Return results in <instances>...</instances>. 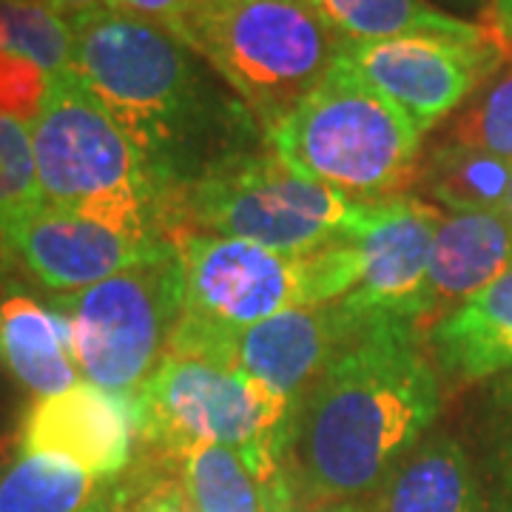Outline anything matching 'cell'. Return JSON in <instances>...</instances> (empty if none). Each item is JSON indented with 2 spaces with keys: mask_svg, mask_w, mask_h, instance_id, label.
Returning <instances> with one entry per match:
<instances>
[{
  "mask_svg": "<svg viewBox=\"0 0 512 512\" xmlns=\"http://www.w3.org/2000/svg\"><path fill=\"white\" fill-rule=\"evenodd\" d=\"M478 439L490 476V507L512 512V373L501 376L478 407Z\"/></svg>",
  "mask_w": 512,
  "mask_h": 512,
  "instance_id": "cell-25",
  "label": "cell"
},
{
  "mask_svg": "<svg viewBox=\"0 0 512 512\" xmlns=\"http://www.w3.org/2000/svg\"><path fill=\"white\" fill-rule=\"evenodd\" d=\"M92 512H128L126 495H123V490H120V487H114V490H109V487H106V493L100 495V501L94 504Z\"/></svg>",
  "mask_w": 512,
  "mask_h": 512,
  "instance_id": "cell-31",
  "label": "cell"
},
{
  "mask_svg": "<svg viewBox=\"0 0 512 512\" xmlns=\"http://www.w3.org/2000/svg\"><path fill=\"white\" fill-rule=\"evenodd\" d=\"M69 23V72L174 183H191L225 157L248 151L242 140L254 114L214 89L197 52L157 20L106 6Z\"/></svg>",
  "mask_w": 512,
  "mask_h": 512,
  "instance_id": "cell-2",
  "label": "cell"
},
{
  "mask_svg": "<svg viewBox=\"0 0 512 512\" xmlns=\"http://www.w3.org/2000/svg\"><path fill=\"white\" fill-rule=\"evenodd\" d=\"M0 40L6 55L26 57L46 74L69 72L72 23L46 0H0Z\"/></svg>",
  "mask_w": 512,
  "mask_h": 512,
  "instance_id": "cell-23",
  "label": "cell"
},
{
  "mask_svg": "<svg viewBox=\"0 0 512 512\" xmlns=\"http://www.w3.org/2000/svg\"><path fill=\"white\" fill-rule=\"evenodd\" d=\"M367 322L345 308V302L293 308L225 336L205 362L251 376L293 407Z\"/></svg>",
  "mask_w": 512,
  "mask_h": 512,
  "instance_id": "cell-13",
  "label": "cell"
},
{
  "mask_svg": "<svg viewBox=\"0 0 512 512\" xmlns=\"http://www.w3.org/2000/svg\"><path fill=\"white\" fill-rule=\"evenodd\" d=\"M367 205L293 171L274 151H245L183 185L174 242L185 234H214L282 254H311L353 237Z\"/></svg>",
  "mask_w": 512,
  "mask_h": 512,
  "instance_id": "cell-7",
  "label": "cell"
},
{
  "mask_svg": "<svg viewBox=\"0 0 512 512\" xmlns=\"http://www.w3.org/2000/svg\"><path fill=\"white\" fill-rule=\"evenodd\" d=\"M117 6H123L128 12H137L148 20H157L168 32L174 29V23L185 12L183 0H117Z\"/></svg>",
  "mask_w": 512,
  "mask_h": 512,
  "instance_id": "cell-28",
  "label": "cell"
},
{
  "mask_svg": "<svg viewBox=\"0 0 512 512\" xmlns=\"http://www.w3.org/2000/svg\"><path fill=\"white\" fill-rule=\"evenodd\" d=\"M430 353L456 384L512 373V271L439 319Z\"/></svg>",
  "mask_w": 512,
  "mask_h": 512,
  "instance_id": "cell-16",
  "label": "cell"
},
{
  "mask_svg": "<svg viewBox=\"0 0 512 512\" xmlns=\"http://www.w3.org/2000/svg\"><path fill=\"white\" fill-rule=\"evenodd\" d=\"M126 237L72 208L37 200L0 217V254L20 265L37 285L57 293L97 282L171 251Z\"/></svg>",
  "mask_w": 512,
  "mask_h": 512,
  "instance_id": "cell-11",
  "label": "cell"
},
{
  "mask_svg": "<svg viewBox=\"0 0 512 512\" xmlns=\"http://www.w3.org/2000/svg\"><path fill=\"white\" fill-rule=\"evenodd\" d=\"M441 220L439 208L419 197L399 194L370 202L353 234L359 282L339 302L365 319L390 316L419 325L427 259Z\"/></svg>",
  "mask_w": 512,
  "mask_h": 512,
  "instance_id": "cell-12",
  "label": "cell"
},
{
  "mask_svg": "<svg viewBox=\"0 0 512 512\" xmlns=\"http://www.w3.org/2000/svg\"><path fill=\"white\" fill-rule=\"evenodd\" d=\"M49 6H55L60 15H69V20L86 12H97L106 6H117V0H46Z\"/></svg>",
  "mask_w": 512,
  "mask_h": 512,
  "instance_id": "cell-29",
  "label": "cell"
},
{
  "mask_svg": "<svg viewBox=\"0 0 512 512\" xmlns=\"http://www.w3.org/2000/svg\"><path fill=\"white\" fill-rule=\"evenodd\" d=\"M501 214L507 217V222L512 225V180H510V191H507V200H504V208H501Z\"/></svg>",
  "mask_w": 512,
  "mask_h": 512,
  "instance_id": "cell-33",
  "label": "cell"
},
{
  "mask_svg": "<svg viewBox=\"0 0 512 512\" xmlns=\"http://www.w3.org/2000/svg\"><path fill=\"white\" fill-rule=\"evenodd\" d=\"M450 140L512 163V46L504 66L470 97V106L458 114Z\"/></svg>",
  "mask_w": 512,
  "mask_h": 512,
  "instance_id": "cell-24",
  "label": "cell"
},
{
  "mask_svg": "<svg viewBox=\"0 0 512 512\" xmlns=\"http://www.w3.org/2000/svg\"><path fill=\"white\" fill-rule=\"evenodd\" d=\"M424 188L433 200L456 214L470 211H495L501 214L512 180V163L493 157L487 151L461 146L447 140L421 168Z\"/></svg>",
  "mask_w": 512,
  "mask_h": 512,
  "instance_id": "cell-21",
  "label": "cell"
},
{
  "mask_svg": "<svg viewBox=\"0 0 512 512\" xmlns=\"http://www.w3.org/2000/svg\"><path fill=\"white\" fill-rule=\"evenodd\" d=\"M171 35L211 63L265 134L325 77L339 49L305 0H205L185 9Z\"/></svg>",
  "mask_w": 512,
  "mask_h": 512,
  "instance_id": "cell-5",
  "label": "cell"
},
{
  "mask_svg": "<svg viewBox=\"0 0 512 512\" xmlns=\"http://www.w3.org/2000/svg\"><path fill=\"white\" fill-rule=\"evenodd\" d=\"M106 487L69 461L20 453L0 478V512H92Z\"/></svg>",
  "mask_w": 512,
  "mask_h": 512,
  "instance_id": "cell-22",
  "label": "cell"
},
{
  "mask_svg": "<svg viewBox=\"0 0 512 512\" xmlns=\"http://www.w3.org/2000/svg\"><path fill=\"white\" fill-rule=\"evenodd\" d=\"M174 248L183 265V313L168 356L200 359L220 339L276 313L336 302L325 245L311 254H282L248 239L185 234Z\"/></svg>",
  "mask_w": 512,
  "mask_h": 512,
  "instance_id": "cell-8",
  "label": "cell"
},
{
  "mask_svg": "<svg viewBox=\"0 0 512 512\" xmlns=\"http://www.w3.org/2000/svg\"><path fill=\"white\" fill-rule=\"evenodd\" d=\"M367 512H493V507L467 450L450 436H430L390 470Z\"/></svg>",
  "mask_w": 512,
  "mask_h": 512,
  "instance_id": "cell-18",
  "label": "cell"
},
{
  "mask_svg": "<svg viewBox=\"0 0 512 512\" xmlns=\"http://www.w3.org/2000/svg\"><path fill=\"white\" fill-rule=\"evenodd\" d=\"M0 367L35 396H57L80 384L72 322L32 296L0 299Z\"/></svg>",
  "mask_w": 512,
  "mask_h": 512,
  "instance_id": "cell-17",
  "label": "cell"
},
{
  "mask_svg": "<svg viewBox=\"0 0 512 512\" xmlns=\"http://www.w3.org/2000/svg\"><path fill=\"white\" fill-rule=\"evenodd\" d=\"M510 55L495 32L476 40L447 35H410L393 40H339L336 57L382 92L427 134L450 117L493 77Z\"/></svg>",
  "mask_w": 512,
  "mask_h": 512,
  "instance_id": "cell-10",
  "label": "cell"
},
{
  "mask_svg": "<svg viewBox=\"0 0 512 512\" xmlns=\"http://www.w3.org/2000/svg\"><path fill=\"white\" fill-rule=\"evenodd\" d=\"M43 200L37 185L32 123L0 117V217Z\"/></svg>",
  "mask_w": 512,
  "mask_h": 512,
  "instance_id": "cell-26",
  "label": "cell"
},
{
  "mask_svg": "<svg viewBox=\"0 0 512 512\" xmlns=\"http://www.w3.org/2000/svg\"><path fill=\"white\" fill-rule=\"evenodd\" d=\"M32 146L43 200L140 242L174 245L183 185L72 72L52 74L43 109L32 120Z\"/></svg>",
  "mask_w": 512,
  "mask_h": 512,
  "instance_id": "cell-3",
  "label": "cell"
},
{
  "mask_svg": "<svg viewBox=\"0 0 512 512\" xmlns=\"http://www.w3.org/2000/svg\"><path fill=\"white\" fill-rule=\"evenodd\" d=\"M3 461H6V447H3V441H0V478L6 476V473H3Z\"/></svg>",
  "mask_w": 512,
  "mask_h": 512,
  "instance_id": "cell-34",
  "label": "cell"
},
{
  "mask_svg": "<svg viewBox=\"0 0 512 512\" xmlns=\"http://www.w3.org/2000/svg\"><path fill=\"white\" fill-rule=\"evenodd\" d=\"M512 271V225L495 211L444 217L430 248L421 322H439Z\"/></svg>",
  "mask_w": 512,
  "mask_h": 512,
  "instance_id": "cell-15",
  "label": "cell"
},
{
  "mask_svg": "<svg viewBox=\"0 0 512 512\" xmlns=\"http://www.w3.org/2000/svg\"><path fill=\"white\" fill-rule=\"evenodd\" d=\"M134 433L137 419L128 399L80 382L32 404L20 427V453L60 458L111 481L131 461Z\"/></svg>",
  "mask_w": 512,
  "mask_h": 512,
  "instance_id": "cell-14",
  "label": "cell"
},
{
  "mask_svg": "<svg viewBox=\"0 0 512 512\" xmlns=\"http://www.w3.org/2000/svg\"><path fill=\"white\" fill-rule=\"evenodd\" d=\"M316 18L339 40H393L410 35H447L476 40L490 32L470 20L453 18L427 0H305Z\"/></svg>",
  "mask_w": 512,
  "mask_h": 512,
  "instance_id": "cell-20",
  "label": "cell"
},
{
  "mask_svg": "<svg viewBox=\"0 0 512 512\" xmlns=\"http://www.w3.org/2000/svg\"><path fill=\"white\" fill-rule=\"evenodd\" d=\"M49 80L37 63L20 55H0V117L32 123L49 94Z\"/></svg>",
  "mask_w": 512,
  "mask_h": 512,
  "instance_id": "cell-27",
  "label": "cell"
},
{
  "mask_svg": "<svg viewBox=\"0 0 512 512\" xmlns=\"http://www.w3.org/2000/svg\"><path fill=\"white\" fill-rule=\"evenodd\" d=\"M131 407L137 433L154 453L180 456L194 444H222L265 487L291 484L285 450L293 407L239 370L165 356Z\"/></svg>",
  "mask_w": 512,
  "mask_h": 512,
  "instance_id": "cell-6",
  "label": "cell"
},
{
  "mask_svg": "<svg viewBox=\"0 0 512 512\" xmlns=\"http://www.w3.org/2000/svg\"><path fill=\"white\" fill-rule=\"evenodd\" d=\"M421 131L396 103L333 57L325 77L265 140L293 171L350 200L399 197L419 174Z\"/></svg>",
  "mask_w": 512,
  "mask_h": 512,
  "instance_id": "cell-4",
  "label": "cell"
},
{
  "mask_svg": "<svg viewBox=\"0 0 512 512\" xmlns=\"http://www.w3.org/2000/svg\"><path fill=\"white\" fill-rule=\"evenodd\" d=\"M171 458L191 512H296L291 484L265 487L242 456L222 444H194Z\"/></svg>",
  "mask_w": 512,
  "mask_h": 512,
  "instance_id": "cell-19",
  "label": "cell"
},
{
  "mask_svg": "<svg viewBox=\"0 0 512 512\" xmlns=\"http://www.w3.org/2000/svg\"><path fill=\"white\" fill-rule=\"evenodd\" d=\"M55 311L72 322L74 356L86 382L134 402L163 365L183 313L177 248L83 291L60 293Z\"/></svg>",
  "mask_w": 512,
  "mask_h": 512,
  "instance_id": "cell-9",
  "label": "cell"
},
{
  "mask_svg": "<svg viewBox=\"0 0 512 512\" xmlns=\"http://www.w3.org/2000/svg\"><path fill=\"white\" fill-rule=\"evenodd\" d=\"M493 26L498 35L512 46V0H495L493 3Z\"/></svg>",
  "mask_w": 512,
  "mask_h": 512,
  "instance_id": "cell-30",
  "label": "cell"
},
{
  "mask_svg": "<svg viewBox=\"0 0 512 512\" xmlns=\"http://www.w3.org/2000/svg\"><path fill=\"white\" fill-rule=\"evenodd\" d=\"M319 512H367V507H359V504H333V507H325Z\"/></svg>",
  "mask_w": 512,
  "mask_h": 512,
  "instance_id": "cell-32",
  "label": "cell"
},
{
  "mask_svg": "<svg viewBox=\"0 0 512 512\" xmlns=\"http://www.w3.org/2000/svg\"><path fill=\"white\" fill-rule=\"evenodd\" d=\"M439 410V373L416 325L370 319L293 404L285 470L296 507L376 493Z\"/></svg>",
  "mask_w": 512,
  "mask_h": 512,
  "instance_id": "cell-1",
  "label": "cell"
},
{
  "mask_svg": "<svg viewBox=\"0 0 512 512\" xmlns=\"http://www.w3.org/2000/svg\"><path fill=\"white\" fill-rule=\"evenodd\" d=\"M197 3H205V0H183L185 9H188V6H197Z\"/></svg>",
  "mask_w": 512,
  "mask_h": 512,
  "instance_id": "cell-35",
  "label": "cell"
}]
</instances>
